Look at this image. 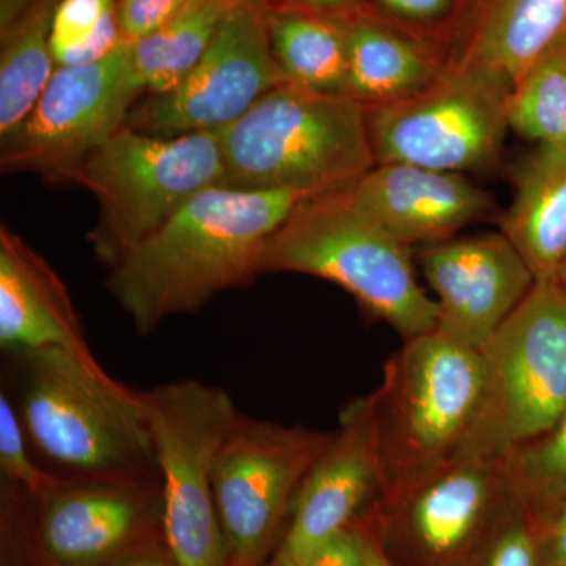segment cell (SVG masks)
I'll return each mask as SVG.
<instances>
[{
  "label": "cell",
  "instance_id": "1",
  "mask_svg": "<svg viewBox=\"0 0 566 566\" xmlns=\"http://www.w3.org/2000/svg\"><path fill=\"white\" fill-rule=\"evenodd\" d=\"M315 196L210 186L115 264L107 289L137 334H151L170 316L196 314L262 274L273 234Z\"/></svg>",
  "mask_w": 566,
  "mask_h": 566
},
{
  "label": "cell",
  "instance_id": "2",
  "mask_svg": "<svg viewBox=\"0 0 566 566\" xmlns=\"http://www.w3.org/2000/svg\"><path fill=\"white\" fill-rule=\"evenodd\" d=\"M10 356L21 378L25 434L71 479L161 480L140 392L111 378L95 356L61 348Z\"/></svg>",
  "mask_w": 566,
  "mask_h": 566
},
{
  "label": "cell",
  "instance_id": "3",
  "mask_svg": "<svg viewBox=\"0 0 566 566\" xmlns=\"http://www.w3.org/2000/svg\"><path fill=\"white\" fill-rule=\"evenodd\" d=\"M485 394L480 349L439 329L405 340L367 395L381 494L471 450Z\"/></svg>",
  "mask_w": 566,
  "mask_h": 566
},
{
  "label": "cell",
  "instance_id": "4",
  "mask_svg": "<svg viewBox=\"0 0 566 566\" xmlns=\"http://www.w3.org/2000/svg\"><path fill=\"white\" fill-rule=\"evenodd\" d=\"M219 134L223 185L233 188L334 192L376 166L363 104L290 82Z\"/></svg>",
  "mask_w": 566,
  "mask_h": 566
},
{
  "label": "cell",
  "instance_id": "5",
  "mask_svg": "<svg viewBox=\"0 0 566 566\" xmlns=\"http://www.w3.org/2000/svg\"><path fill=\"white\" fill-rule=\"evenodd\" d=\"M266 273L333 282L405 340L438 329L439 305L417 281L411 245L360 211L345 188L311 197L292 212L264 249Z\"/></svg>",
  "mask_w": 566,
  "mask_h": 566
},
{
  "label": "cell",
  "instance_id": "6",
  "mask_svg": "<svg viewBox=\"0 0 566 566\" xmlns=\"http://www.w3.org/2000/svg\"><path fill=\"white\" fill-rule=\"evenodd\" d=\"M223 180L219 132L163 137L126 125L61 182L98 199V222L88 243L112 270L191 197Z\"/></svg>",
  "mask_w": 566,
  "mask_h": 566
},
{
  "label": "cell",
  "instance_id": "7",
  "mask_svg": "<svg viewBox=\"0 0 566 566\" xmlns=\"http://www.w3.org/2000/svg\"><path fill=\"white\" fill-rule=\"evenodd\" d=\"M163 483V534L178 566H229L218 509L216 461L240 419L221 387L180 379L140 390Z\"/></svg>",
  "mask_w": 566,
  "mask_h": 566
},
{
  "label": "cell",
  "instance_id": "8",
  "mask_svg": "<svg viewBox=\"0 0 566 566\" xmlns=\"http://www.w3.org/2000/svg\"><path fill=\"white\" fill-rule=\"evenodd\" d=\"M509 452L464 453L379 495L374 524L379 545L409 565L469 566L517 501Z\"/></svg>",
  "mask_w": 566,
  "mask_h": 566
},
{
  "label": "cell",
  "instance_id": "9",
  "mask_svg": "<svg viewBox=\"0 0 566 566\" xmlns=\"http://www.w3.org/2000/svg\"><path fill=\"white\" fill-rule=\"evenodd\" d=\"M512 84L495 71L450 59L441 77L403 102L367 109L376 164L441 172L486 169L510 129Z\"/></svg>",
  "mask_w": 566,
  "mask_h": 566
},
{
  "label": "cell",
  "instance_id": "10",
  "mask_svg": "<svg viewBox=\"0 0 566 566\" xmlns=\"http://www.w3.org/2000/svg\"><path fill=\"white\" fill-rule=\"evenodd\" d=\"M486 394L471 450L506 453L547 433L566 411V292L536 281L482 349Z\"/></svg>",
  "mask_w": 566,
  "mask_h": 566
},
{
  "label": "cell",
  "instance_id": "11",
  "mask_svg": "<svg viewBox=\"0 0 566 566\" xmlns=\"http://www.w3.org/2000/svg\"><path fill=\"white\" fill-rule=\"evenodd\" d=\"M335 431L241 415L216 461V509L229 566H260Z\"/></svg>",
  "mask_w": 566,
  "mask_h": 566
},
{
  "label": "cell",
  "instance_id": "12",
  "mask_svg": "<svg viewBox=\"0 0 566 566\" xmlns=\"http://www.w3.org/2000/svg\"><path fill=\"white\" fill-rule=\"evenodd\" d=\"M144 93L126 41L99 61L55 66L28 117L2 137V174L62 181L126 126Z\"/></svg>",
  "mask_w": 566,
  "mask_h": 566
},
{
  "label": "cell",
  "instance_id": "13",
  "mask_svg": "<svg viewBox=\"0 0 566 566\" xmlns=\"http://www.w3.org/2000/svg\"><path fill=\"white\" fill-rule=\"evenodd\" d=\"M264 9V0L233 3L189 76L174 91L136 104L126 125L163 137L222 132L286 82L271 50Z\"/></svg>",
  "mask_w": 566,
  "mask_h": 566
},
{
  "label": "cell",
  "instance_id": "14",
  "mask_svg": "<svg viewBox=\"0 0 566 566\" xmlns=\"http://www.w3.org/2000/svg\"><path fill=\"white\" fill-rule=\"evenodd\" d=\"M417 263L438 296V329L480 352L536 282L502 232L424 244Z\"/></svg>",
  "mask_w": 566,
  "mask_h": 566
},
{
  "label": "cell",
  "instance_id": "15",
  "mask_svg": "<svg viewBox=\"0 0 566 566\" xmlns=\"http://www.w3.org/2000/svg\"><path fill=\"white\" fill-rule=\"evenodd\" d=\"M381 495L367 397L342 412L333 442L315 461L294 499L292 526L274 566H307L316 551L353 526Z\"/></svg>",
  "mask_w": 566,
  "mask_h": 566
},
{
  "label": "cell",
  "instance_id": "16",
  "mask_svg": "<svg viewBox=\"0 0 566 566\" xmlns=\"http://www.w3.org/2000/svg\"><path fill=\"white\" fill-rule=\"evenodd\" d=\"M36 502L52 565L107 566L133 549L150 510L164 506L163 483L62 479Z\"/></svg>",
  "mask_w": 566,
  "mask_h": 566
},
{
  "label": "cell",
  "instance_id": "17",
  "mask_svg": "<svg viewBox=\"0 0 566 566\" xmlns=\"http://www.w3.org/2000/svg\"><path fill=\"white\" fill-rule=\"evenodd\" d=\"M346 197L406 245L452 240L485 216L493 199L463 175L409 164H376Z\"/></svg>",
  "mask_w": 566,
  "mask_h": 566
},
{
  "label": "cell",
  "instance_id": "18",
  "mask_svg": "<svg viewBox=\"0 0 566 566\" xmlns=\"http://www.w3.org/2000/svg\"><path fill=\"white\" fill-rule=\"evenodd\" d=\"M0 346L9 354L61 348L93 356L65 283L7 226L0 227Z\"/></svg>",
  "mask_w": 566,
  "mask_h": 566
},
{
  "label": "cell",
  "instance_id": "19",
  "mask_svg": "<svg viewBox=\"0 0 566 566\" xmlns=\"http://www.w3.org/2000/svg\"><path fill=\"white\" fill-rule=\"evenodd\" d=\"M346 95L365 109L427 91L450 63L444 44L398 28L374 10L346 20Z\"/></svg>",
  "mask_w": 566,
  "mask_h": 566
},
{
  "label": "cell",
  "instance_id": "20",
  "mask_svg": "<svg viewBox=\"0 0 566 566\" xmlns=\"http://www.w3.org/2000/svg\"><path fill=\"white\" fill-rule=\"evenodd\" d=\"M566 40V0H468L450 59L476 63L516 84Z\"/></svg>",
  "mask_w": 566,
  "mask_h": 566
},
{
  "label": "cell",
  "instance_id": "21",
  "mask_svg": "<svg viewBox=\"0 0 566 566\" xmlns=\"http://www.w3.org/2000/svg\"><path fill=\"white\" fill-rule=\"evenodd\" d=\"M502 233L536 281L557 279L566 263V150L539 145L524 164Z\"/></svg>",
  "mask_w": 566,
  "mask_h": 566
},
{
  "label": "cell",
  "instance_id": "22",
  "mask_svg": "<svg viewBox=\"0 0 566 566\" xmlns=\"http://www.w3.org/2000/svg\"><path fill=\"white\" fill-rule=\"evenodd\" d=\"M264 6L271 50L286 82L324 95H346V20L294 7Z\"/></svg>",
  "mask_w": 566,
  "mask_h": 566
},
{
  "label": "cell",
  "instance_id": "23",
  "mask_svg": "<svg viewBox=\"0 0 566 566\" xmlns=\"http://www.w3.org/2000/svg\"><path fill=\"white\" fill-rule=\"evenodd\" d=\"M62 0H25L0 22V136L18 128L46 87L55 70L51 54L52 25Z\"/></svg>",
  "mask_w": 566,
  "mask_h": 566
},
{
  "label": "cell",
  "instance_id": "24",
  "mask_svg": "<svg viewBox=\"0 0 566 566\" xmlns=\"http://www.w3.org/2000/svg\"><path fill=\"white\" fill-rule=\"evenodd\" d=\"M238 0H186L161 28L129 43L145 95L174 91L196 69Z\"/></svg>",
  "mask_w": 566,
  "mask_h": 566
},
{
  "label": "cell",
  "instance_id": "25",
  "mask_svg": "<svg viewBox=\"0 0 566 566\" xmlns=\"http://www.w3.org/2000/svg\"><path fill=\"white\" fill-rule=\"evenodd\" d=\"M509 123L526 139L566 150V40L513 85Z\"/></svg>",
  "mask_w": 566,
  "mask_h": 566
},
{
  "label": "cell",
  "instance_id": "26",
  "mask_svg": "<svg viewBox=\"0 0 566 566\" xmlns=\"http://www.w3.org/2000/svg\"><path fill=\"white\" fill-rule=\"evenodd\" d=\"M517 504L545 524L566 502V411L547 433L510 450Z\"/></svg>",
  "mask_w": 566,
  "mask_h": 566
},
{
  "label": "cell",
  "instance_id": "27",
  "mask_svg": "<svg viewBox=\"0 0 566 566\" xmlns=\"http://www.w3.org/2000/svg\"><path fill=\"white\" fill-rule=\"evenodd\" d=\"M122 41L117 0H62L51 35L55 66L99 61Z\"/></svg>",
  "mask_w": 566,
  "mask_h": 566
},
{
  "label": "cell",
  "instance_id": "28",
  "mask_svg": "<svg viewBox=\"0 0 566 566\" xmlns=\"http://www.w3.org/2000/svg\"><path fill=\"white\" fill-rule=\"evenodd\" d=\"M25 430L20 412L11 403L6 390L0 392V472L3 482L20 488L31 499H43L51 493L61 476L39 468L31 460L25 444Z\"/></svg>",
  "mask_w": 566,
  "mask_h": 566
},
{
  "label": "cell",
  "instance_id": "29",
  "mask_svg": "<svg viewBox=\"0 0 566 566\" xmlns=\"http://www.w3.org/2000/svg\"><path fill=\"white\" fill-rule=\"evenodd\" d=\"M368 3L386 21L439 41L449 50L468 0H368Z\"/></svg>",
  "mask_w": 566,
  "mask_h": 566
},
{
  "label": "cell",
  "instance_id": "30",
  "mask_svg": "<svg viewBox=\"0 0 566 566\" xmlns=\"http://www.w3.org/2000/svg\"><path fill=\"white\" fill-rule=\"evenodd\" d=\"M542 523L517 505L469 566H539Z\"/></svg>",
  "mask_w": 566,
  "mask_h": 566
},
{
  "label": "cell",
  "instance_id": "31",
  "mask_svg": "<svg viewBox=\"0 0 566 566\" xmlns=\"http://www.w3.org/2000/svg\"><path fill=\"white\" fill-rule=\"evenodd\" d=\"M186 0H117L122 40L136 43L150 35L180 9Z\"/></svg>",
  "mask_w": 566,
  "mask_h": 566
},
{
  "label": "cell",
  "instance_id": "32",
  "mask_svg": "<svg viewBox=\"0 0 566 566\" xmlns=\"http://www.w3.org/2000/svg\"><path fill=\"white\" fill-rule=\"evenodd\" d=\"M307 566H367L357 528L352 526L335 535L316 551Z\"/></svg>",
  "mask_w": 566,
  "mask_h": 566
},
{
  "label": "cell",
  "instance_id": "33",
  "mask_svg": "<svg viewBox=\"0 0 566 566\" xmlns=\"http://www.w3.org/2000/svg\"><path fill=\"white\" fill-rule=\"evenodd\" d=\"M539 566H566V502L542 524Z\"/></svg>",
  "mask_w": 566,
  "mask_h": 566
},
{
  "label": "cell",
  "instance_id": "34",
  "mask_svg": "<svg viewBox=\"0 0 566 566\" xmlns=\"http://www.w3.org/2000/svg\"><path fill=\"white\" fill-rule=\"evenodd\" d=\"M264 3L315 11V13L340 18V20H349V18L371 11L368 0H264Z\"/></svg>",
  "mask_w": 566,
  "mask_h": 566
},
{
  "label": "cell",
  "instance_id": "35",
  "mask_svg": "<svg viewBox=\"0 0 566 566\" xmlns=\"http://www.w3.org/2000/svg\"><path fill=\"white\" fill-rule=\"evenodd\" d=\"M107 566H178V564L170 547L167 553L153 547H133Z\"/></svg>",
  "mask_w": 566,
  "mask_h": 566
},
{
  "label": "cell",
  "instance_id": "36",
  "mask_svg": "<svg viewBox=\"0 0 566 566\" xmlns=\"http://www.w3.org/2000/svg\"><path fill=\"white\" fill-rule=\"evenodd\" d=\"M357 528L360 536V545H363L365 565L367 566H394L387 558L385 551L379 545L375 532L368 526V523L353 524Z\"/></svg>",
  "mask_w": 566,
  "mask_h": 566
},
{
  "label": "cell",
  "instance_id": "37",
  "mask_svg": "<svg viewBox=\"0 0 566 566\" xmlns=\"http://www.w3.org/2000/svg\"><path fill=\"white\" fill-rule=\"evenodd\" d=\"M558 282H560V285L564 286V290L566 292V263L564 266H562L560 273L557 275Z\"/></svg>",
  "mask_w": 566,
  "mask_h": 566
}]
</instances>
